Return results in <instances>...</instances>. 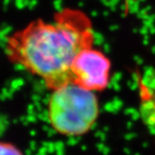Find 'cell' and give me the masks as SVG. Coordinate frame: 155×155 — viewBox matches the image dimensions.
Listing matches in <instances>:
<instances>
[{
  "instance_id": "6da1fadb",
  "label": "cell",
  "mask_w": 155,
  "mask_h": 155,
  "mask_svg": "<svg viewBox=\"0 0 155 155\" xmlns=\"http://www.w3.org/2000/svg\"><path fill=\"white\" fill-rule=\"evenodd\" d=\"M94 34L86 14L65 8L51 21L37 19L7 37L6 57L40 78L52 91L72 83L71 66L78 54L93 47Z\"/></svg>"
},
{
  "instance_id": "7a4b0ae2",
  "label": "cell",
  "mask_w": 155,
  "mask_h": 155,
  "mask_svg": "<svg viewBox=\"0 0 155 155\" xmlns=\"http://www.w3.org/2000/svg\"><path fill=\"white\" fill-rule=\"evenodd\" d=\"M99 114L95 92L73 83L52 91L48 101V119L52 127L63 135H82L94 125Z\"/></svg>"
},
{
  "instance_id": "3957f363",
  "label": "cell",
  "mask_w": 155,
  "mask_h": 155,
  "mask_svg": "<svg viewBox=\"0 0 155 155\" xmlns=\"http://www.w3.org/2000/svg\"><path fill=\"white\" fill-rule=\"evenodd\" d=\"M111 62L99 50L90 47L80 51L71 66L72 83L91 91H102L110 83Z\"/></svg>"
},
{
  "instance_id": "5b68a950",
  "label": "cell",
  "mask_w": 155,
  "mask_h": 155,
  "mask_svg": "<svg viewBox=\"0 0 155 155\" xmlns=\"http://www.w3.org/2000/svg\"><path fill=\"white\" fill-rule=\"evenodd\" d=\"M0 155H24L16 145L7 141H0Z\"/></svg>"
},
{
  "instance_id": "277c9868",
  "label": "cell",
  "mask_w": 155,
  "mask_h": 155,
  "mask_svg": "<svg viewBox=\"0 0 155 155\" xmlns=\"http://www.w3.org/2000/svg\"><path fill=\"white\" fill-rule=\"evenodd\" d=\"M140 113L145 124L155 131V84L152 91L142 90Z\"/></svg>"
}]
</instances>
